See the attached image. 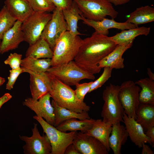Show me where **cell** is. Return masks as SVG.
Returning <instances> with one entry per match:
<instances>
[{"instance_id": "7a4b0ae2", "label": "cell", "mask_w": 154, "mask_h": 154, "mask_svg": "<svg viewBox=\"0 0 154 154\" xmlns=\"http://www.w3.org/2000/svg\"><path fill=\"white\" fill-rule=\"evenodd\" d=\"M49 94L60 106L77 113L88 112L90 110V107L85 102L77 99L74 90L52 75L51 89Z\"/></svg>"}, {"instance_id": "484cf974", "label": "cell", "mask_w": 154, "mask_h": 154, "mask_svg": "<svg viewBox=\"0 0 154 154\" xmlns=\"http://www.w3.org/2000/svg\"><path fill=\"white\" fill-rule=\"evenodd\" d=\"M95 121L92 118L78 120L73 118L63 121L56 127L64 132L80 131L81 132L86 133L92 128Z\"/></svg>"}, {"instance_id": "7c38bea8", "label": "cell", "mask_w": 154, "mask_h": 154, "mask_svg": "<svg viewBox=\"0 0 154 154\" xmlns=\"http://www.w3.org/2000/svg\"><path fill=\"white\" fill-rule=\"evenodd\" d=\"M50 98L49 93L37 100L32 97L27 98L23 102V104L34 111L37 116L41 117L48 123L54 126L55 114L54 108L50 102Z\"/></svg>"}, {"instance_id": "cb8c5ba5", "label": "cell", "mask_w": 154, "mask_h": 154, "mask_svg": "<svg viewBox=\"0 0 154 154\" xmlns=\"http://www.w3.org/2000/svg\"><path fill=\"white\" fill-rule=\"evenodd\" d=\"M150 30L149 27L142 26L122 30L120 33L110 37L117 45L128 44L133 41L135 38L140 35H147Z\"/></svg>"}, {"instance_id": "30bf717a", "label": "cell", "mask_w": 154, "mask_h": 154, "mask_svg": "<svg viewBox=\"0 0 154 154\" xmlns=\"http://www.w3.org/2000/svg\"><path fill=\"white\" fill-rule=\"evenodd\" d=\"M52 12V18L45 26L40 37L46 41L53 50L57 40L67 31V27L62 10L56 7Z\"/></svg>"}, {"instance_id": "5bb4252c", "label": "cell", "mask_w": 154, "mask_h": 154, "mask_svg": "<svg viewBox=\"0 0 154 154\" xmlns=\"http://www.w3.org/2000/svg\"><path fill=\"white\" fill-rule=\"evenodd\" d=\"M29 74L30 88L33 99L37 100L43 96L49 93L52 87L51 74L47 72Z\"/></svg>"}, {"instance_id": "8fae6325", "label": "cell", "mask_w": 154, "mask_h": 154, "mask_svg": "<svg viewBox=\"0 0 154 154\" xmlns=\"http://www.w3.org/2000/svg\"><path fill=\"white\" fill-rule=\"evenodd\" d=\"M37 123H34L32 129L31 137L19 135L21 140L24 141L23 146L25 154H51L52 147L49 139L45 134L41 136L39 131Z\"/></svg>"}, {"instance_id": "e575fe53", "label": "cell", "mask_w": 154, "mask_h": 154, "mask_svg": "<svg viewBox=\"0 0 154 154\" xmlns=\"http://www.w3.org/2000/svg\"><path fill=\"white\" fill-rule=\"evenodd\" d=\"M22 55L16 53H11L4 61L6 64L9 65L12 69H17L21 68Z\"/></svg>"}, {"instance_id": "44dd1931", "label": "cell", "mask_w": 154, "mask_h": 154, "mask_svg": "<svg viewBox=\"0 0 154 154\" xmlns=\"http://www.w3.org/2000/svg\"><path fill=\"white\" fill-rule=\"evenodd\" d=\"M112 129V125L104 122L102 119L95 120L92 128L86 133L100 141L108 151L110 150L109 139Z\"/></svg>"}, {"instance_id": "b9f144b4", "label": "cell", "mask_w": 154, "mask_h": 154, "mask_svg": "<svg viewBox=\"0 0 154 154\" xmlns=\"http://www.w3.org/2000/svg\"><path fill=\"white\" fill-rule=\"evenodd\" d=\"M112 4L115 6L121 5L126 3L130 0H107Z\"/></svg>"}, {"instance_id": "3957f363", "label": "cell", "mask_w": 154, "mask_h": 154, "mask_svg": "<svg viewBox=\"0 0 154 154\" xmlns=\"http://www.w3.org/2000/svg\"><path fill=\"white\" fill-rule=\"evenodd\" d=\"M82 41L79 35H74L67 31L63 33L57 40L53 49L51 66L74 60Z\"/></svg>"}, {"instance_id": "ab89813d", "label": "cell", "mask_w": 154, "mask_h": 154, "mask_svg": "<svg viewBox=\"0 0 154 154\" xmlns=\"http://www.w3.org/2000/svg\"><path fill=\"white\" fill-rule=\"evenodd\" d=\"M145 133L146 135L151 140L154 145V126L149 128Z\"/></svg>"}, {"instance_id": "f6af8a7d", "label": "cell", "mask_w": 154, "mask_h": 154, "mask_svg": "<svg viewBox=\"0 0 154 154\" xmlns=\"http://www.w3.org/2000/svg\"><path fill=\"white\" fill-rule=\"evenodd\" d=\"M1 42L0 40V54L1 53Z\"/></svg>"}, {"instance_id": "603a6c76", "label": "cell", "mask_w": 154, "mask_h": 154, "mask_svg": "<svg viewBox=\"0 0 154 154\" xmlns=\"http://www.w3.org/2000/svg\"><path fill=\"white\" fill-rule=\"evenodd\" d=\"M53 51L46 41L40 37L35 42L29 45L25 54L26 57L36 59H51Z\"/></svg>"}, {"instance_id": "52a82bcc", "label": "cell", "mask_w": 154, "mask_h": 154, "mask_svg": "<svg viewBox=\"0 0 154 154\" xmlns=\"http://www.w3.org/2000/svg\"><path fill=\"white\" fill-rule=\"evenodd\" d=\"M33 117L40 125L43 132L49 139L52 147L51 154H64L66 149L72 143L77 132H63L48 123L40 116L35 115Z\"/></svg>"}, {"instance_id": "1f68e13d", "label": "cell", "mask_w": 154, "mask_h": 154, "mask_svg": "<svg viewBox=\"0 0 154 154\" xmlns=\"http://www.w3.org/2000/svg\"><path fill=\"white\" fill-rule=\"evenodd\" d=\"M34 11L50 12L56 7L50 0H28Z\"/></svg>"}, {"instance_id": "d4e9b609", "label": "cell", "mask_w": 154, "mask_h": 154, "mask_svg": "<svg viewBox=\"0 0 154 154\" xmlns=\"http://www.w3.org/2000/svg\"><path fill=\"white\" fill-rule=\"evenodd\" d=\"M62 11L67 25V31L74 35H82L78 30V23L81 20L82 13L76 3L73 1L70 8Z\"/></svg>"}, {"instance_id": "ffe728a7", "label": "cell", "mask_w": 154, "mask_h": 154, "mask_svg": "<svg viewBox=\"0 0 154 154\" xmlns=\"http://www.w3.org/2000/svg\"><path fill=\"white\" fill-rule=\"evenodd\" d=\"M109 139V146L114 154H121V147L129 137L125 127L120 123L112 125V129Z\"/></svg>"}, {"instance_id": "4fadbf2b", "label": "cell", "mask_w": 154, "mask_h": 154, "mask_svg": "<svg viewBox=\"0 0 154 154\" xmlns=\"http://www.w3.org/2000/svg\"><path fill=\"white\" fill-rule=\"evenodd\" d=\"M72 143L81 154H108L105 146L94 137L81 132L77 133Z\"/></svg>"}, {"instance_id": "d6986e66", "label": "cell", "mask_w": 154, "mask_h": 154, "mask_svg": "<svg viewBox=\"0 0 154 154\" xmlns=\"http://www.w3.org/2000/svg\"><path fill=\"white\" fill-rule=\"evenodd\" d=\"M4 3L10 14L22 23L34 11L28 0H5Z\"/></svg>"}, {"instance_id": "ba28073f", "label": "cell", "mask_w": 154, "mask_h": 154, "mask_svg": "<svg viewBox=\"0 0 154 154\" xmlns=\"http://www.w3.org/2000/svg\"><path fill=\"white\" fill-rule=\"evenodd\" d=\"M52 16V13L50 12L33 11L22 23L24 41L29 45L35 42L40 37Z\"/></svg>"}, {"instance_id": "d590c367", "label": "cell", "mask_w": 154, "mask_h": 154, "mask_svg": "<svg viewBox=\"0 0 154 154\" xmlns=\"http://www.w3.org/2000/svg\"><path fill=\"white\" fill-rule=\"evenodd\" d=\"M10 74L8 77V82L6 85V89L10 90L13 88L14 85L19 76L21 73L24 72L22 68L17 69H12L9 70Z\"/></svg>"}, {"instance_id": "bcb514c9", "label": "cell", "mask_w": 154, "mask_h": 154, "mask_svg": "<svg viewBox=\"0 0 154 154\" xmlns=\"http://www.w3.org/2000/svg\"><path fill=\"white\" fill-rule=\"evenodd\" d=\"M51 1V0H50Z\"/></svg>"}, {"instance_id": "ee69618b", "label": "cell", "mask_w": 154, "mask_h": 154, "mask_svg": "<svg viewBox=\"0 0 154 154\" xmlns=\"http://www.w3.org/2000/svg\"><path fill=\"white\" fill-rule=\"evenodd\" d=\"M5 79L0 76V86L2 85L5 82Z\"/></svg>"}, {"instance_id": "5b68a950", "label": "cell", "mask_w": 154, "mask_h": 154, "mask_svg": "<svg viewBox=\"0 0 154 154\" xmlns=\"http://www.w3.org/2000/svg\"><path fill=\"white\" fill-rule=\"evenodd\" d=\"M47 72L69 86H75L83 79L95 78L94 74L82 68L74 60L51 66Z\"/></svg>"}, {"instance_id": "f35d334b", "label": "cell", "mask_w": 154, "mask_h": 154, "mask_svg": "<svg viewBox=\"0 0 154 154\" xmlns=\"http://www.w3.org/2000/svg\"><path fill=\"white\" fill-rule=\"evenodd\" d=\"M12 98V96L9 93H5L0 97V108L5 103L10 100Z\"/></svg>"}, {"instance_id": "277c9868", "label": "cell", "mask_w": 154, "mask_h": 154, "mask_svg": "<svg viewBox=\"0 0 154 154\" xmlns=\"http://www.w3.org/2000/svg\"><path fill=\"white\" fill-rule=\"evenodd\" d=\"M120 88V86L110 84L103 92L101 116L104 122L112 125L123 121L124 110L118 97Z\"/></svg>"}, {"instance_id": "9c48e42d", "label": "cell", "mask_w": 154, "mask_h": 154, "mask_svg": "<svg viewBox=\"0 0 154 154\" xmlns=\"http://www.w3.org/2000/svg\"><path fill=\"white\" fill-rule=\"evenodd\" d=\"M140 90L139 86L133 81L129 80L122 82L118 94L124 113L135 120V112L140 104L139 98Z\"/></svg>"}, {"instance_id": "83f0119b", "label": "cell", "mask_w": 154, "mask_h": 154, "mask_svg": "<svg viewBox=\"0 0 154 154\" xmlns=\"http://www.w3.org/2000/svg\"><path fill=\"white\" fill-rule=\"evenodd\" d=\"M51 104L54 109L55 123L54 126L55 127L63 121L69 119L75 118L83 119L90 118L88 112H75L59 106L53 99Z\"/></svg>"}, {"instance_id": "e0dca14e", "label": "cell", "mask_w": 154, "mask_h": 154, "mask_svg": "<svg viewBox=\"0 0 154 154\" xmlns=\"http://www.w3.org/2000/svg\"><path fill=\"white\" fill-rule=\"evenodd\" d=\"M22 23L17 21L13 26L4 33L1 42V54L17 48L20 44L24 41Z\"/></svg>"}, {"instance_id": "ac0fdd59", "label": "cell", "mask_w": 154, "mask_h": 154, "mask_svg": "<svg viewBox=\"0 0 154 154\" xmlns=\"http://www.w3.org/2000/svg\"><path fill=\"white\" fill-rule=\"evenodd\" d=\"M133 41L124 45H117L115 48L102 59L98 64L101 68L109 67L112 68H123L124 59L122 57L123 53L132 46Z\"/></svg>"}, {"instance_id": "8d00e7d4", "label": "cell", "mask_w": 154, "mask_h": 154, "mask_svg": "<svg viewBox=\"0 0 154 154\" xmlns=\"http://www.w3.org/2000/svg\"><path fill=\"white\" fill-rule=\"evenodd\" d=\"M56 8L62 10L68 9L71 6L73 0H50Z\"/></svg>"}, {"instance_id": "7bdbcfd3", "label": "cell", "mask_w": 154, "mask_h": 154, "mask_svg": "<svg viewBox=\"0 0 154 154\" xmlns=\"http://www.w3.org/2000/svg\"><path fill=\"white\" fill-rule=\"evenodd\" d=\"M147 73L149 78L152 81H154V74L149 68H147Z\"/></svg>"}, {"instance_id": "d6a6232c", "label": "cell", "mask_w": 154, "mask_h": 154, "mask_svg": "<svg viewBox=\"0 0 154 154\" xmlns=\"http://www.w3.org/2000/svg\"><path fill=\"white\" fill-rule=\"evenodd\" d=\"M103 71L99 77L92 83L89 93L101 87L111 76L113 69L104 67Z\"/></svg>"}, {"instance_id": "60d3db41", "label": "cell", "mask_w": 154, "mask_h": 154, "mask_svg": "<svg viewBox=\"0 0 154 154\" xmlns=\"http://www.w3.org/2000/svg\"><path fill=\"white\" fill-rule=\"evenodd\" d=\"M142 148L141 153L142 154H154L153 151L148 145L143 143L141 147Z\"/></svg>"}, {"instance_id": "2e32d148", "label": "cell", "mask_w": 154, "mask_h": 154, "mask_svg": "<svg viewBox=\"0 0 154 154\" xmlns=\"http://www.w3.org/2000/svg\"><path fill=\"white\" fill-rule=\"evenodd\" d=\"M123 122L131 141L139 148L143 143H148L154 147L151 140L145 135L141 126L134 118L128 117L124 112Z\"/></svg>"}, {"instance_id": "4316f807", "label": "cell", "mask_w": 154, "mask_h": 154, "mask_svg": "<svg viewBox=\"0 0 154 154\" xmlns=\"http://www.w3.org/2000/svg\"><path fill=\"white\" fill-rule=\"evenodd\" d=\"M135 113L136 120L144 131L154 126V105L139 104Z\"/></svg>"}, {"instance_id": "74e56055", "label": "cell", "mask_w": 154, "mask_h": 154, "mask_svg": "<svg viewBox=\"0 0 154 154\" xmlns=\"http://www.w3.org/2000/svg\"><path fill=\"white\" fill-rule=\"evenodd\" d=\"M64 154H81L72 143L68 145L66 149Z\"/></svg>"}, {"instance_id": "836d02e7", "label": "cell", "mask_w": 154, "mask_h": 154, "mask_svg": "<svg viewBox=\"0 0 154 154\" xmlns=\"http://www.w3.org/2000/svg\"><path fill=\"white\" fill-rule=\"evenodd\" d=\"M92 82L84 83L82 84L79 83L76 85V89L74 90L76 96L79 101L83 102L86 95L89 93L91 85Z\"/></svg>"}, {"instance_id": "7402d4cb", "label": "cell", "mask_w": 154, "mask_h": 154, "mask_svg": "<svg viewBox=\"0 0 154 154\" xmlns=\"http://www.w3.org/2000/svg\"><path fill=\"white\" fill-rule=\"evenodd\" d=\"M21 67L25 72L39 74L47 72L51 66V59L26 57L22 59Z\"/></svg>"}, {"instance_id": "f546056e", "label": "cell", "mask_w": 154, "mask_h": 154, "mask_svg": "<svg viewBox=\"0 0 154 154\" xmlns=\"http://www.w3.org/2000/svg\"><path fill=\"white\" fill-rule=\"evenodd\" d=\"M135 83L141 88L139 94L140 104L154 105V81L146 78Z\"/></svg>"}, {"instance_id": "9a60e30c", "label": "cell", "mask_w": 154, "mask_h": 154, "mask_svg": "<svg viewBox=\"0 0 154 154\" xmlns=\"http://www.w3.org/2000/svg\"><path fill=\"white\" fill-rule=\"evenodd\" d=\"M81 20L83 23L93 27L96 32L107 35L109 34L108 30L111 29H116L123 30L134 28L138 27L133 24L125 21L119 22L114 19L105 18L103 20L96 21L88 19L81 15Z\"/></svg>"}, {"instance_id": "f1b7e54d", "label": "cell", "mask_w": 154, "mask_h": 154, "mask_svg": "<svg viewBox=\"0 0 154 154\" xmlns=\"http://www.w3.org/2000/svg\"><path fill=\"white\" fill-rule=\"evenodd\" d=\"M154 21V8L149 5L137 8L131 13L125 21L137 26Z\"/></svg>"}, {"instance_id": "8992f818", "label": "cell", "mask_w": 154, "mask_h": 154, "mask_svg": "<svg viewBox=\"0 0 154 154\" xmlns=\"http://www.w3.org/2000/svg\"><path fill=\"white\" fill-rule=\"evenodd\" d=\"M82 15L85 18L96 21H101L107 16L114 19L119 13L112 4L107 0H73Z\"/></svg>"}, {"instance_id": "6da1fadb", "label": "cell", "mask_w": 154, "mask_h": 154, "mask_svg": "<svg viewBox=\"0 0 154 154\" xmlns=\"http://www.w3.org/2000/svg\"><path fill=\"white\" fill-rule=\"evenodd\" d=\"M117 45L110 37L95 31L83 39L74 61L86 70L94 74L98 73L102 69L99 67V62Z\"/></svg>"}, {"instance_id": "4dcf8cb0", "label": "cell", "mask_w": 154, "mask_h": 154, "mask_svg": "<svg viewBox=\"0 0 154 154\" xmlns=\"http://www.w3.org/2000/svg\"><path fill=\"white\" fill-rule=\"evenodd\" d=\"M16 21L4 5L0 11V40L2 39L4 33L13 26Z\"/></svg>"}]
</instances>
